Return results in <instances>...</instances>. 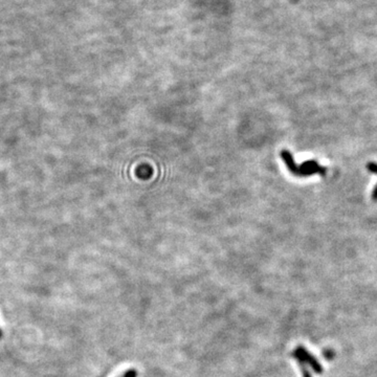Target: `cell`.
<instances>
[{
  "mask_svg": "<svg viewBox=\"0 0 377 377\" xmlns=\"http://www.w3.org/2000/svg\"><path fill=\"white\" fill-rule=\"evenodd\" d=\"M292 356L298 360L301 365L304 377H311L310 370L316 373L322 372V365L312 356V354L308 352L304 347H298L293 352Z\"/></svg>",
  "mask_w": 377,
  "mask_h": 377,
  "instance_id": "obj_1",
  "label": "cell"
},
{
  "mask_svg": "<svg viewBox=\"0 0 377 377\" xmlns=\"http://www.w3.org/2000/svg\"><path fill=\"white\" fill-rule=\"evenodd\" d=\"M327 173V168L319 165L316 161H306L302 165L298 166L294 176L298 177H309L314 174H319L325 176Z\"/></svg>",
  "mask_w": 377,
  "mask_h": 377,
  "instance_id": "obj_2",
  "label": "cell"
},
{
  "mask_svg": "<svg viewBox=\"0 0 377 377\" xmlns=\"http://www.w3.org/2000/svg\"><path fill=\"white\" fill-rule=\"evenodd\" d=\"M365 168H367V170L369 171V172L371 173H374V174H377V163H374V162H370L367 164V166H365ZM372 200L373 201H377V185L375 186L373 192H372Z\"/></svg>",
  "mask_w": 377,
  "mask_h": 377,
  "instance_id": "obj_3",
  "label": "cell"
},
{
  "mask_svg": "<svg viewBox=\"0 0 377 377\" xmlns=\"http://www.w3.org/2000/svg\"><path fill=\"white\" fill-rule=\"evenodd\" d=\"M122 377H138V372L135 369H130L127 372H125Z\"/></svg>",
  "mask_w": 377,
  "mask_h": 377,
  "instance_id": "obj_4",
  "label": "cell"
},
{
  "mask_svg": "<svg viewBox=\"0 0 377 377\" xmlns=\"http://www.w3.org/2000/svg\"><path fill=\"white\" fill-rule=\"evenodd\" d=\"M2 337H3V331L0 330V338H2Z\"/></svg>",
  "mask_w": 377,
  "mask_h": 377,
  "instance_id": "obj_5",
  "label": "cell"
}]
</instances>
